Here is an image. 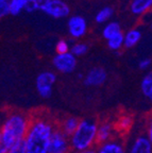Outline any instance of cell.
Returning a JSON list of instances; mask_svg holds the SVG:
<instances>
[{"label": "cell", "instance_id": "6da1fadb", "mask_svg": "<svg viewBox=\"0 0 152 153\" xmlns=\"http://www.w3.org/2000/svg\"><path fill=\"white\" fill-rule=\"evenodd\" d=\"M30 124L22 114L14 113L4 120L0 130V153H7L25 140Z\"/></svg>", "mask_w": 152, "mask_h": 153}, {"label": "cell", "instance_id": "7a4b0ae2", "mask_svg": "<svg viewBox=\"0 0 152 153\" xmlns=\"http://www.w3.org/2000/svg\"><path fill=\"white\" fill-rule=\"evenodd\" d=\"M54 132L52 124L46 119H36L30 124L25 138L27 153H48Z\"/></svg>", "mask_w": 152, "mask_h": 153}, {"label": "cell", "instance_id": "3957f363", "mask_svg": "<svg viewBox=\"0 0 152 153\" xmlns=\"http://www.w3.org/2000/svg\"><path fill=\"white\" fill-rule=\"evenodd\" d=\"M98 126L89 119L80 121L77 131L70 136V145L75 150L85 151L90 148L95 140H97Z\"/></svg>", "mask_w": 152, "mask_h": 153}, {"label": "cell", "instance_id": "277c9868", "mask_svg": "<svg viewBox=\"0 0 152 153\" xmlns=\"http://www.w3.org/2000/svg\"><path fill=\"white\" fill-rule=\"evenodd\" d=\"M55 81H57V76L52 71L40 72L35 81L38 95L42 98H49L52 94V88Z\"/></svg>", "mask_w": 152, "mask_h": 153}, {"label": "cell", "instance_id": "5b68a950", "mask_svg": "<svg viewBox=\"0 0 152 153\" xmlns=\"http://www.w3.org/2000/svg\"><path fill=\"white\" fill-rule=\"evenodd\" d=\"M53 66L55 69L63 74H70L77 67V59L76 55L72 52L63 53V54H57L53 57Z\"/></svg>", "mask_w": 152, "mask_h": 153}, {"label": "cell", "instance_id": "8992f818", "mask_svg": "<svg viewBox=\"0 0 152 153\" xmlns=\"http://www.w3.org/2000/svg\"><path fill=\"white\" fill-rule=\"evenodd\" d=\"M69 147L67 135L62 130H54L50 140L48 153H66Z\"/></svg>", "mask_w": 152, "mask_h": 153}, {"label": "cell", "instance_id": "52a82bcc", "mask_svg": "<svg viewBox=\"0 0 152 153\" xmlns=\"http://www.w3.org/2000/svg\"><path fill=\"white\" fill-rule=\"evenodd\" d=\"M53 18H64L70 13V7L63 0H51L43 11Z\"/></svg>", "mask_w": 152, "mask_h": 153}, {"label": "cell", "instance_id": "ba28073f", "mask_svg": "<svg viewBox=\"0 0 152 153\" xmlns=\"http://www.w3.org/2000/svg\"><path fill=\"white\" fill-rule=\"evenodd\" d=\"M67 27H68V31L70 35L75 38L82 37L85 35L86 31H87L86 19L80 15H75V16L70 17L67 22Z\"/></svg>", "mask_w": 152, "mask_h": 153}, {"label": "cell", "instance_id": "9c48e42d", "mask_svg": "<svg viewBox=\"0 0 152 153\" xmlns=\"http://www.w3.org/2000/svg\"><path fill=\"white\" fill-rule=\"evenodd\" d=\"M107 71L101 67H95L87 72L84 79L86 86H100L107 80Z\"/></svg>", "mask_w": 152, "mask_h": 153}, {"label": "cell", "instance_id": "30bf717a", "mask_svg": "<svg viewBox=\"0 0 152 153\" xmlns=\"http://www.w3.org/2000/svg\"><path fill=\"white\" fill-rule=\"evenodd\" d=\"M129 153H152V143L148 136H139L134 140Z\"/></svg>", "mask_w": 152, "mask_h": 153}, {"label": "cell", "instance_id": "8fae6325", "mask_svg": "<svg viewBox=\"0 0 152 153\" xmlns=\"http://www.w3.org/2000/svg\"><path fill=\"white\" fill-rule=\"evenodd\" d=\"M152 7V0H132L130 10L134 15H143Z\"/></svg>", "mask_w": 152, "mask_h": 153}, {"label": "cell", "instance_id": "7c38bea8", "mask_svg": "<svg viewBox=\"0 0 152 153\" xmlns=\"http://www.w3.org/2000/svg\"><path fill=\"white\" fill-rule=\"evenodd\" d=\"M113 132V124L110 122H103L102 124H100V127H98V134H97V143H107L109 138L111 137Z\"/></svg>", "mask_w": 152, "mask_h": 153}, {"label": "cell", "instance_id": "4fadbf2b", "mask_svg": "<svg viewBox=\"0 0 152 153\" xmlns=\"http://www.w3.org/2000/svg\"><path fill=\"white\" fill-rule=\"evenodd\" d=\"M140 91L148 100L152 101V71L148 72L140 82Z\"/></svg>", "mask_w": 152, "mask_h": 153}, {"label": "cell", "instance_id": "5bb4252c", "mask_svg": "<svg viewBox=\"0 0 152 153\" xmlns=\"http://www.w3.org/2000/svg\"><path fill=\"white\" fill-rule=\"evenodd\" d=\"M142 38V33L137 29H131L124 35V47L132 48L140 41Z\"/></svg>", "mask_w": 152, "mask_h": 153}, {"label": "cell", "instance_id": "9a60e30c", "mask_svg": "<svg viewBox=\"0 0 152 153\" xmlns=\"http://www.w3.org/2000/svg\"><path fill=\"white\" fill-rule=\"evenodd\" d=\"M80 121L81 120H79L78 118H76V117L67 118V119H65L64 122H63L62 129L61 130L66 134L67 136H72V134L77 131V129H78Z\"/></svg>", "mask_w": 152, "mask_h": 153}, {"label": "cell", "instance_id": "2e32d148", "mask_svg": "<svg viewBox=\"0 0 152 153\" xmlns=\"http://www.w3.org/2000/svg\"><path fill=\"white\" fill-rule=\"evenodd\" d=\"M97 153H124V147L116 141H107L101 145Z\"/></svg>", "mask_w": 152, "mask_h": 153}, {"label": "cell", "instance_id": "e0dca14e", "mask_svg": "<svg viewBox=\"0 0 152 153\" xmlns=\"http://www.w3.org/2000/svg\"><path fill=\"white\" fill-rule=\"evenodd\" d=\"M120 32H121L120 25L116 22H111L103 28L102 35L107 41H109L110 38H112L113 36L117 35V34H119Z\"/></svg>", "mask_w": 152, "mask_h": 153}, {"label": "cell", "instance_id": "ac0fdd59", "mask_svg": "<svg viewBox=\"0 0 152 153\" xmlns=\"http://www.w3.org/2000/svg\"><path fill=\"white\" fill-rule=\"evenodd\" d=\"M50 1L51 0H29L25 11L29 13L35 12V11H44Z\"/></svg>", "mask_w": 152, "mask_h": 153}, {"label": "cell", "instance_id": "d6986e66", "mask_svg": "<svg viewBox=\"0 0 152 153\" xmlns=\"http://www.w3.org/2000/svg\"><path fill=\"white\" fill-rule=\"evenodd\" d=\"M122 46H124V34L122 32L113 36L107 41V47L111 50H119Z\"/></svg>", "mask_w": 152, "mask_h": 153}, {"label": "cell", "instance_id": "ffe728a7", "mask_svg": "<svg viewBox=\"0 0 152 153\" xmlns=\"http://www.w3.org/2000/svg\"><path fill=\"white\" fill-rule=\"evenodd\" d=\"M113 9L111 7H104L103 9H101L99 12L96 14L95 20L98 24H103V22H107L111 17L113 16Z\"/></svg>", "mask_w": 152, "mask_h": 153}, {"label": "cell", "instance_id": "44dd1931", "mask_svg": "<svg viewBox=\"0 0 152 153\" xmlns=\"http://www.w3.org/2000/svg\"><path fill=\"white\" fill-rule=\"evenodd\" d=\"M29 0H11L10 2V13L12 15H18L22 10L26 9Z\"/></svg>", "mask_w": 152, "mask_h": 153}, {"label": "cell", "instance_id": "7402d4cb", "mask_svg": "<svg viewBox=\"0 0 152 153\" xmlns=\"http://www.w3.org/2000/svg\"><path fill=\"white\" fill-rule=\"evenodd\" d=\"M87 50H88L87 45L80 43V44H76V45L72 46V49H70V52L74 55H76V56H81V55L85 54V53L87 52Z\"/></svg>", "mask_w": 152, "mask_h": 153}, {"label": "cell", "instance_id": "603a6c76", "mask_svg": "<svg viewBox=\"0 0 152 153\" xmlns=\"http://www.w3.org/2000/svg\"><path fill=\"white\" fill-rule=\"evenodd\" d=\"M55 50H57V54H63V53L70 52V49H69V45L66 41L62 39V41L57 42V46H55Z\"/></svg>", "mask_w": 152, "mask_h": 153}, {"label": "cell", "instance_id": "cb8c5ba5", "mask_svg": "<svg viewBox=\"0 0 152 153\" xmlns=\"http://www.w3.org/2000/svg\"><path fill=\"white\" fill-rule=\"evenodd\" d=\"M10 2L11 0H0V16L4 17L10 13Z\"/></svg>", "mask_w": 152, "mask_h": 153}, {"label": "cell", "instance_id": "d4e9b609", "mask_svg": "<svg viewBox=\"0 0 152 153\" xmlns=\"http://www.w3.org/2000/svg\"><path fill=\"white\" fill-rule=\"evenodd\" d=\"M132 122H133V120H132V118H131L130 116H124V117H121L120 120H119L118 126L120 129L128 130L129 128H131V126H132Z\"/></svg>", "mask_w": 152, "mask_h": 153}, {"label": "cell", "instance_id": "484cf974", "mask_svg": "<svg viewBox=\"0 0 152 153\" xmlns=\"http://www.w3.org/2000/svg\"><path fill=\"white\" fill-rule=\"evenodd\" d=\"M7 153H27L25 140L22 141L20 143H18V145H17V146H15L14 148H12Z\"/></svg>", "mask_w": 152, "mask_h": 153}, {"label": "cell", "instance_id": "4316f807", "mask_svg": "<svg viewBox=\"0 0 152 153\" xmlns=\"http://www.w3.org/2000/svg\"><path fill=\"white\" fill-rule=\"evenodd\" d=\"M150 65H151V60H150V59H143V60L139 61V63H138L139 69H143V70L149 68Z\"/></svg>", "mask_w": 152, "mask_h": 153}, {"label": "cell", "instance_id": "83f0119b", "mask_svg": "<svg viewBox=\"0 0 152 153\" xmlns=\"http://www.w3.org/2000/svg\"><path fill=\"white\" fill-rule=\"evenodd\" d=\"M148 138H149V140L151 141V143H152V119H151V121H150L149 128H148Z\"/></svg>", "mask_w": 152, "mask_h": 153}, {"label": "cell", "instance_id": "f1b7e54d", "mask_svg": "<svg viewBox=\"0 0 152 153\" xmlns=\"http://www.w3.org/2000/svg\"><path fill=\"white\" fill-rule=\"evenodd\" d=\"M78 153H97L93 150V149H88V150H85V151H81V152H78Z\"/></svg>", "mask_w": 152, "mask_h": 153}, {"label": "cell", "instance_id": "f546056e", "mask_svg": "<svg viewBox=\"0 0 152 153\" xmlns=\"http://www.w3.org/2000/svg\"><path fill=\"white\" fill-rule=\"evenodd\" d=\"M151 30H152V24H151Z\"/></svg>", "mask_w": 152, "mask_h": 153}]
</instances>
